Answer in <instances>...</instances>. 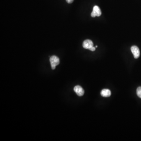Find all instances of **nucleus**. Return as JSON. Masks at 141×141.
Wrapping results in <instances>:
<instances>
[{
	"mask_svg": "<svg viewBox=\"0 0 141 141\" xmlns=\"http://www.w3.org/2000/svg\"><path fill=\"white\" fill-rule=\"evenodd\" d=\"M137 94L139 98H141V87H139L137 90Z\"/></svg>",
	"mask_w": 141,
	"mask_h": 141,
	"instance_id": "7",
	"label": "nucleus"
},
{
	"mask_svg": "<svg viewBox=\"0 0 141 141\" xmlns=\"http://www.w3.org/2000/svg\"><path fill=\"white\" fill-rule=\"evenodd\" d=\"M97 47H98L97 46H96V48H97Z\"/></svg>",
	"mask_w": 141,
	"mask_h": 141,
	"instance_id": "9",
	"label": "nucleus"
},
{
	"mask_svg": "<svg viewBox=\"0 0 141 141\" xmlns=\"http://www.w3.org/2000/svg\"><path fill=\"white\" fill-rule=\"evenodd\" d=\"M101 12L99 6L95 5L93 8V11L91 13V16L92 17H95L96 16H100L101 15Z\"/></svg>",
	"mask_w": 141,
	"mask_h": 141,
	"instance_id": "2",
	"label": "nucleus"
},
{
	"mask_svg": "<svg viewBox=\"0 0 141 141\" xmlns=\"http://www.w3.org/2000/svg\"><path fill=\"white\" fill-rule=\"evenodd\" d=\"M94 44L91 40L87 39L83 42V47L86 49H88L91 50L92 48L93 47Z\"/></svg>",
	"mask_w": 141,
	"mask_h": 141,
	"instance_id": "3",
	"label": "nucleus"
},
{
	"mask_svg": "<svg viewBox=\"0 0 141 141\" xmlns=\"http://www.w3.org/2000/svg\"><path fill=\"white\" fill-rule=\"evenodd\" d=\"M74 0H66V1L67 2L68 4H71V3H72L73 2V1Z\"/></svg>",
	"mask_w": 141,
	"mask_h": 141,
	"instance_id": "8",
	"label": "nucleus"
},
{
	"mask_svg": "<svg viewBox=\"0 0 141 141\" xmlns=\"http://www.w3.org/2000/svg\"><path fill=\"white\" fill-rule=\"evenodd\" d=\"M101 95L104 97H108L111 95V92L108 89H104L101 92Z\"/></svg>",
	"mask_w": 141,
	"mask_h": 141,
	"instance_id": "6",
	"label": "nucleus"
},
{
	"mask_svg": "<svg viewBox=\"0 0 141 141\" xmlns=\"http://www.w3.org/2000/svg\"><path fill=\"white\" fill-rule=\"evenodd\" d=\"M49 60H50L52 69L55 70V69L56 66L59 64V59L57 57L53 55L50 57Z\"/></svg>",
	"mask_w": 141,
	"mask_h": 141,
	"instance_id": "1",
	"label": "nucleus"
},
{
	"mask_svg": "<svg viewBox=\"0 0 141 141\" xmlns=\"http://www.w3.org/2000/svg\"><path fill=\"white\" fill-rule=\"evenodd\" d=\"M131 51L135 59H138L140 56V51L139 48L136 46L131 47Z\"/></svg>",
	"mask_w": 141,
	"mask_h": 141,
	"instance_id": "4",
	"label": "nucleus"
},
{
	"mask_svg": "<svg viewBox=\"0 0 141 141\" xmlns=\"http://www.w3.org/2000/svg\"><path fill=\"white\" fill-rule=\"evenodd\" d=\"M74 91H75L76 94L79 96H83L84 94V91L83 89L79 86H76L74 88Z\"/></svg>",
	"mask_w": 141,
	"mask_h": 141,
	"instance_id": "5",
	"label": "nucleus"
}]
</instances>
